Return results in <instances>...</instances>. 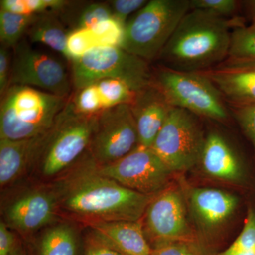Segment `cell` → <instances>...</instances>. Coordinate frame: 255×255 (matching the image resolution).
Masks as SVG:
<instances>
[{"mask_svg": "<svg viewBox=\"0 0 255 255\" xmlns=\"http://www.w3.org/2000/svg\"><path fill=\"white\" fill-rule=\"evenodd\" d=\"M70 62L77 90L104 79L121 80L135 92L153 82L148 62L121 47H97Z\"/></svg>", "mask_w": 255, "mask_h": 255, "instance_id": "8992f818", "label": "cell"}, {"mask_svg": "<svg viewBox=\"0 0 255 255\" xmlns=\"http://www.w3.org/2000/svg\"><path fill=\"white\" fill-rule=\"evenodd\" d=\"M228 58L255 60V23L233 28Z\"/></svg>", "mask_w": 255, "mask_h": 255, "instance_id": "484cf974", "label": "cell"}, {"mask_svg": "<svg viewBox=\"0 0 255 255\" xmlns=\"http://www.w3.org/2000/svg\"><path fill=\"white\" fill-rule=\"evenodd\" d=\"M135 94L125 82L104 79L78 90L70 100L79 113L95 116L118 105H130Z\"/></svg>", "mask_w": 255, "mask_h": 255, "instance_id": "d6986e66", "label": "cell"}, {"mask_svg": "<svg viewBox=\"0 0 255 255\" xmlns=\"http://www.w3.org/2000/svg\"><path fill=\"white\" fill-rule=\"evenodd\" d=\"M14 50L9 86L23 85L65 98L70 97V80L62 62L33 49L24 41L20 42Z\"/></svg>", "mask_w": 255, "mask_h": 255, "instance_id": "7c38bea8", "label": "cell"}, {"mask_svg": "<svg viewBox=\"0 0 255 255\" xmlns=\"http://www.w3.org/2000/svg\"><path fill=\"white\" fill-rule=\"evenodd\" d=\"M199 73L213 82L232 107L255 105V60L228 58Z\"/></svg>", "mask_w": 255, "mask_h": 255, "instance_id": "5bb4252c", "label": "cell"}, {"mask_svg": "<svg viewBox=\"0 0 255 255\" xmlns=\"http://www.w3.org/2000/svg\"><path fill=\"white\" fill-rule=\"evenodd\" d=\"M12 255H24L21 252H20V251H18V249H16V251H14V253H13Z\"/></svg>", "mask_w": 255, "mask_h": 255, "instance_id": "d590c367", "label": "cell"}, {"mask_svg": "<svg viewBox=\"0 0 255 255\" xmlns=\"http://www.w3.org/2000/svg\"><path fill=\"white\" fill-rule=\"evenodd\" d=\"M38 15L25 16L0 9V41L2 46L14 48Z\"/></svg>", "mask_w": 255, "mask_h": 255, "instance_id": "603a6c76", "label": "cell"}, {"mask_svg": "<svg viewBox=\"0 0 255 255\" xmlns=\"http://www.w3.org/2000/svg\"><path fill=\"white\" fill-rule=\"evenodd\" d=\"M70 97L23 85H11L1 95L0 139L28 140L52 127Z\"/></svg>", "mask_w": 255, "mask_h": 255, "instance_id": "3957f363", "label": "cell"}, {"mask_svg": "<svg viewBox=\"0 0 255 255\" xmlns=\"http://www.w3.org/2000/svg\"><path fill=\"white\" fill-rule=\"evenodd\" d=\"M30 41L50 47L69 60L67 43L69 33L52 12L38 15L27 32Z\"/></svg>", "mask_w": 255, "mask_h": 255, "instance_id": "44dd1931", "label": "cell"}, {"mask_svg": "<svg viewBox=\"0 0 255 255\" xmlns=\"http://www.w3.org/2000/svg\"><path fill=\"white\" fill-rule=\"evenodd\" d=\"M184 190L198 241L209 255L207 245L234 216L239 199L232 193L215 188L190 187Z\"/></svg>", "mask_w": 255, "mask_h": 255, "instance_id": "4fadbf2b", "label": "cell"}, {"mask_svg": "<svg viewBox=\"0 0 255 255\" xmlns=\"http://www.w3.org/2000/svg\"><path fill=\"white\" fill-rule=\"evenodd\" d=\"M188 211L184 189L169 184L152 197L146 209L142 218L146 238L150 239L153 246L172 241L190 242L200 246L189 223Z\"/></svg>", "mask_w": 255, "mask_h": 255, "instance_id": "9c48e42d", "label": "cell"}, {"mask_svg": "<svg viewBox=\"0 0 255 255\" xmlns=\"http://www.w3.org/2000/svg\"><path fill=\"white\" fill-rule=\"evenodd\" d=\"M94 238L122 255H150L143 223L137 221H91L88 222Z\"/></svg>", "mask_w": 255, "mask_h": 255, "instance_id": "ac0fdd59", "label": "cell"}, {"mask_svg": "<svg viewBox=\"0 0 255 255\" xmlns=\"http://www.w3.org/2000/svg\"><path fill=\"white\" fill-rule=\"evenodd\" d=\"M58 207L53 189H32L8 204L4 211L5 219L19 232L31 233L51 223Z\"/></svg>", "mask_w": 255, "mask_h": 255, "instance_id": "9a60e30c", "label": "cell"}, {"mask_svg": "<svg viewBox=\"0 0 255 255\" xmlns=\"http://www.w3.org/2000/svg\"><path fill=\"white\" fill-rule=\"evenodd\" d=\"M110 4L94 3L87 5L82 10L77 19L75 28H90L102 21L113 18Z\"/></svg>", "mask_w": 255, "mask_h": 255, "instance_id": "4316f807", "label": "cell"}, {"mask_svg": "<svg viewBox=\"0 0 255 255\" xmlns=\"http://www.w3.org/2000/svg\"><path fill=\"white\" fill-rule=\"evenodd\" d=\"M147 1L145 0H114L110 1L114 18L127 24L129 15L141 9Z\"/></svg>", "mask_w": 255, "mask_h": 255, "instance_id": "4dcf8cb0", "label": "cell"}, {"mask_svg": "<svg viewBox=\"0 0 255 255\" xmlns=\"http://www.w3.org/2000/svg\"><path fill=\"white\" fill-rule=\"evenodd\" d=\"M85 255H122L108 247L102 244L100 241L92 238L89 241Z\"/></svg>", "mask_w": 255, "mask_h": 255, "instance_id": "836d02e7", "label": "cell"}, {"mask_svg": "<svg viewBox=\"0 0 255 255\" xmlns=\"http://www.w3.org/2000/svg\"><path fill=\"white\" fill-rule=\"evenodd\" d=\"M153 83L172 107L217 122L228 119L221 92L199 72L178 71L162 66L153 73Z\"/></svg>", "mask_w": 255, "mask_h": 255, "instance_id": "52a82bcc", "label": "cell"}, {"mask_svg": "<svg viewBox=\"0 0 255 255\" xmlns=\"http://www.w3.org/2000/svg\"><path fill=\"white\" fill-rule=\"evenodd\" d=\"M95 116L79 113L69 100L49 130L38 138L34 165L43 177H55L73 167L88 150Z\"/></svg>", "mask_w": 255, "mask_h": 255, "instance_id": "277c9868", "label": "cell"}, {"mask_svg": "<svg viewBox=\"0 0 255 255\" xmlns=\"http://www.w3.org/2000/svg\"><path fill=\"white\" fill-rule=\"evenodd\" d=\"M206 136L197 116L172 107L151 148L173 173L198 164Z\"/></svg>", "mask_w": 255, "mask_h": 255, "instance_id": "ba28073f", "label": "cell"}, {"mask_svg": "<svg viewBox=\"0 0 255 255\" xmlns=\"http://www.w3.org/2000/svg\"><path fill=\"white\" fill-rule=\"evenodd\" d=\"M55 184L58 206L91 221H137L154 196L124 187L102 175L89 153Z\"/></svg>", "mask_w": 255, "mask_h": 255, "instance_id": "6da1fadb", "label": "cell"}, {"mask_svg": "<svg viewBox=\"0 0 255 255\" xmlns=\"http://www.w3.org/2000/svg\"><path fill=\"white\" fill-rule=\"evenodd\" d=\"M216 255H255V206L250 204L241 233L228 248Z\"/></svg>", "mask_w": 255, "mask_h": 255, "instance_id": "d4e9b609", "label": "cell"}, {"mask_svg": "<svg viewBox=\"0 0 255 255\" xmlns=\"http://www.w3.org/2000/svg\"><path fill=\"white\" fill-rule=\"evenodd\" d=\"M1 9L14 14L35 16L60 11L69 1L64 0H1Z\"/></svg>", "mask_w": 255, "mask_h": 255, "instance_id": "cb8c5ba5", "label": "cell"}, {"mask_svg": "<svg viewBox=\"0 0 255 255\" xmlns=\"http://www.w3.org/2000/svg\"><path fill=\"white\" fill-rule=\"evenodd\" d=\"M238 5V1L235 0H190L191 9L202 10L226 18L236 13Z\"/></svg>", "mask_w": 255, "mask_h": 255, "instance_id": "83f0119b", "label": "cell"}, {"mask_svg": "<svg viewBox=\"0 0 255 255\" xmlns=\"http://www.w3.org/2000/svg\"><path fill=\"white\" fill-rule=\"evenodd\" d=\"M40 255H78V241L75 230L67 223L50 228L41 238Z\"/></svg>", "mask_w": 255, "mask_h": 255, "instance_id": "7402d4cb", "label": "cell"}, {"mask_svg": "<svg viewBox=\"0 0 255 255\" xmlns=\"http://www.w3.org/2000/svg\"><path fill=\"white\" fill-rule=\"evenodd\" d=\"M39 136L28 140L0 139V185L12 184L34 165Z\"/></svg>", "mask_w": 255, "mask_h": 255, "instance_id": "ffe728a7", "label": "cell"}, {"mask_svg": "<svg viewBox=\"0 0 255 255\" xmlns=\"http://www.w3.org/2000/svg\"><path fill=\"white\" fill-rule=\"evenodd\" d=\"M241 18L228 19L191 9L178 25L158 58L162 66L183 72H202L227 59L231 27L244 26Z\"/></svg>", "mask_w": 255, "mask_h": 255, "instance_id": "7a4b0ae2", "label": "cell"}, {"mask_svg": "<svg viewBox=\"0 0 255 255\" xmlns=\"http://www.w3.org/2000/svg\"><path fill=\"white\" fill-rule=\"evenodd\" d=\"M139 145L130 105L117 106L96 115L88 152L97 165L113 163Z\"/></svg>", "mask_w": 255, "mask_h": 255, "instance_id": "30bf717a", "label": "cell"}, {"mask_svg": "<svg viewBox=\"0 0 255 255\" xmlns=\"http://www.w3.org/2000/svg\"><path fill=\"white\" fill-rule=\"evenodd\" d=\"M14 234L6 223H0V255H12L16 251Z\"/></svg>", "mask_w": 255, "mask_h": 255, "instance_id": "d6a6232c", "label": "cell"}, {"mask_svg": "<svg viewBox=\"0 0 255 255\" xmlns=\"http://www.w3.org/2000/svg\"><path fill=\"white\" fill-rule=\"evenodd\" d=\"M190 10V0L147 1L127 21L121 48L147 62L158 58L178 25Z\"/></svg>", "mask_w": 255, "mask_h": 255, "instance_id": "5b68a950", "label": "cell"}, {"mask_svg": "<svg viewBox=\"0 0 255 255\" xmlns=\"http://www.w3.org/2000/svg\"><path fill=\"white\" fill-rule=\"evenodd\" d=\"M198 164L207 177L235 184L248 180L246 167L237 152L229 142L217 131L206 136Z\"/></svg>", "mask_w": 255, "mask_h": 255, "instance_id": "2e32d148", "label": "cell"}, {"mask_svg": "<svg viewBox=\"0 0 255 255\" xmlns=\"http://www.w3.org/2000/svg\"><path fill=\"white\" fill-rule=\"evenodd\" d=\"M130 107L136 123L139 145L151 147L173 107L153 82L136 92Z\"/></svg>", "mask_w": 255, "mask_h": 255, "instance_id": "e0dca14e", "label": "cell"}, {"mask_svg": "<svg viewBox=\"0 0 255 255\" xmlns=\"http://www.w3.org/2000/svg\"><path fill=\"white\" fill-rule=\"evenodd\" d=\"M98 169L124 187L148 196L165 189L174 174L151 147L140 145L113 163L98 165Z\"/></svg>", "mask_w": 255, "mask_h": 255, "instance_id": "8fae6325", "label": "cell"}, {"mask_svg": "<svg viewBox=\"0 0 255 255\" xmlns=\"http://www.w3.org/2000/svg\"><path fill=\"white\" fill-rule=\"evenodd\" d=\"M231 110L255 150V105L232 107Z\"/></svg>", "mask_w": 255, "mask_h": 255, "instance_id": "f546056e", "label": "cell"}, {"mask_svg": "<svg viewBox=\"0 0 255 255\" xmlns=\"http://www.w3.org/2000/svg\"><path fill=\"white\" fill-rule=\"evenodd\" d=\"M150 255H208L197 243L172 241L160 243L152 248Z\"/></svg>", "mask_w": 255, "mask_h": 255, "instance_id": "f1b7e54d", "label": "cell"}, {"mask_svg": "<svg viewBox=\"0 0 255 255\" xmlns=\"http://www.w3.org/2000/svg\"><path fill=\"white\" fill-rule=\"evenodd\" d=\"M248 13L251 18L252 23H255V0L246 1Z\"/></svg>", "mask_w": 255, "mask_h": 255, "instance_id": "e575fe53", "label": "cell"}, {"mask_svg": "<svg viewBox=\"0 0 255 255\" xmlns=\"http://www.w3.org/2000/svg\"><path fill=\"white\" fill-rule=\"evenodd\" d=\"M9 48L1 46L0 48V93L1 95L9 87L10 74L12 61Z\"/></svg>", "mask_w": 255, "mask_h": 255, "instance_id": "1f68e13d", "label": "cell"}]
</instances>
